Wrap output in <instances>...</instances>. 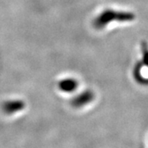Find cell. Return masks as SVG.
Returning <instances> with one entry per match:
<instances>
[{"label":"cell","mask_w":148,"mask_h":148,"mask_svg":"<svg viewBox=\"0 0 148 148\" xmlns=\"http://www.w3.org/2000/svg\"><path fill=\"white\" fill-rule=\"evenodd\" d=\"M94 99H95V94L92 90H85L78 95L74 96L70 101V104L73 108L79 109L90 104Z\"/></svg>","instance_id":"obj_2"},{"label":"cell","mask_w":148,"mask_h":148,"mask_svg":"<svg viewBox=\"0 0 148 148\" xmlns=\"http://www.w3.org/2000/svg\"><path fill=\"white\" fill-rule=\"evenodd\" d=\"M143 59H144V64L148 67V49H143Z\"/></svg>","instance_id":"obj_5"},{"label":"cell","mask_w":148,"mask_h":148,"mask_svg":"<svg viewBox=\"0 0 148 148\" xmlns=\"http://www.w3.org/2000/svg\"><path fill=\"white\" fill-rule=\"evenodd\" d=\"M58 87L63 92L72 93L78 87V82L75 78H72V77L64 78L58 82Z\"/></svg>","instance_id":"obj_4"},{"label":"cell","mask_w":148,"mask_h":148,"mask_svg":"<svg viewBox=\"0 0 148 148\" xmlns=\"http://www.w3.org/2000/svg\"><path fill=\"white\" fill-rule=\"evenodd\" d=\"M135 17V14L131 12L106 9L101 12V14H99L94 19L93 26L95 29L101 30L110 22H129L133 21Z\"/></svg>","instance_id":"obj_1"},{"label":"cell","mask_w":148,"mask_h":148,"mask_svg":"<svg viewBox=\"0 0 148 148\" xmlns=\"http://www.w3.org/2000/svg\"><path fill=\"white\" fill-rule=\"evenodd\" d=\"M25 107L26 104L22 100H8L4 101L1 106L3 112L8 115H12L23 110Z\"/></svg>","instance_id":"obj_3"}]
</instances>
